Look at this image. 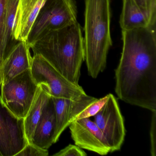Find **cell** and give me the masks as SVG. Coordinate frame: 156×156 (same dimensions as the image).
<instances>
[{
    "label": "cell",
    "instance_id": "cell-17",
    "mask_svg": "<svg viewBox=\"0 0 156 156\" xmlns=\"http://www.w3.org/2000/svg\"><path fill=\"white\" fill-rule=\"evenodd\" d=\"M147 19L150 26H156V0H133Z\"/></svg>",
    "mask_w": 156,
    "mask_h": 156
},
{
    "label": "cell",
    "instance_id": "cell-7",
    "mask_svg": "<svg viewBox=\"0 0 156 156\" xmlns=\"http://www.w3.org/2000/svg\"><path fill=\"white\" fill-rule=\"evenodd\" d=\"M108 95L107 101L94 116V122L103 133L110 152H113L121 148L125 140L126 129L116 98L112 94Z\"/></svg>",
    "mask_w": 156,
    "mask_h": 156
},
{
    "label": "cell",
    "instance_id": "cell-18",
    "mask_svg": "<svg viewBox=\"0 0 156 156\" xmlns=\"http://www.w3.org/2000/svg\"><path fill=\"white\" fill-rule=\"evenodd\" d=\"M6 7L7 0H0V70L5 61L4 48Z\"/></svg>",
    "mask_w": 156,
    "mask_h": 156
},
{
    "label": "cell",
    "instance_id": "cell-12",
    "mask_svg": "<svg viewBox=\"0 0 156 156\" xmlns=\"http://www.w3.org/2000/svg\"><path fill=\"white\" fill-rule=\"evenodd\" d=\"M27 41L19 42L12 48L1 70L2 83L9 82L26 70L30 69L33 57Z\"/></svg>",
    "mask_w": 156,
    "mask_h": 156
},
{
    "label": "cell",
    "instance_id": "cell-16",
    "mask_svg": "<svg viewBox=\"0 0 156 156\" xmlns=\"http://www.w3.org/2000/svg\"><path fill=\"white\" fill-rule=\"evenodd\" d=\"M18 1L19 0H7L4 48L5 60L13 47L19 42L15 41L13 37V28Z\"/></svg>",
    "mask_w": 156,
    "mask_h": 156
},
{
    "label": "cell",
    "instance_id": "cell-4",
    "mask_svg": "<svg viewBox=\"0 0 156 156\" xmlns=\"http://www.w3.org/2000/svg\"><path fill=\"white\" fill-rule=\"evenodd\" d=\"M75 0H46L39 12L28 36L30 45L49 33L77 21Z\"/></svg>",
    "mask_w": 156,
    "mask_h": 156
},
{
    "label": "cell",
    "instance_id": "cell-13",
    "mask_svg": "<svg viewBox=\"0 0 156 156\" xmlns=\"http://www.w3.org/2000/svg\"><path fill=\"white\" fill-rule=\"evenodd\" d=\"M55 126V109L51 97L36 125L32 139L30 143L41 148L48 149L54 144Z\"/></svg>",
    "mask_w": 156,
    "mask_h": 156
},
{
    "label": "cell",
    "instance_id": "cell-15",
    "mask_svg": "<svg viewBox=\"0 0 156 156\" xmlns=\"http://www.w3.org/2000/svg\"><path fill=\"white\" fill-rule=\"evenodd\" d=\"M119 24L122 30L150 26L147 17L133 0H123Z\"/></svg>",
    "mask_w": 156,
    "mask_h": 156
},
{
    "label": "cell",
    "instance_id": "cell-1",
    "mask_svg": "<svg viewBox=\"0 0 156 156\" xmlns=\"http://www.w3.org/2000/svg\"><path fill=\"white\" fill-rule=\"evenodd\" d=\"M122 39L116 94L125 103L156 110V26L122 30Z\"/></svg>",
    "mask_w": 156,
    "mask_h": 156
},
{
    "label": "cell",
    "instance_id": "cell-9",
    "mask_svg": "<svg viewBox=\"0 0 156 156\" xmlns=\"http://www.w3.org/2000/svg\"><path fill=\"white\" fill-rule=\"evenodd\" d=\"M69 127L72 139L79 147L100 155L110 152L103 133L90 118L74 120Z\"/></svg>",
    "mask_w": 156,
    "mask_h": 156
},
{
    "label": "cell",
    "instance_id": "cell-19",
    "mask_svg": "<svg viewBox=\"0 0 156 156\" xmlns=\"http://www.w3.org/2000/svg\"><path fill=\"white\" fill-rule=\"evenodd\" d=\"M108 95L90 104L85 109H84L79 115H77L75 120L84 118H90L95 115L104 106L107 101Z\"/></svg>",
    "mask_w": 156,
    "mask_h": 156
},
{
    "label": "cell",
    "instance_id": "cell-10",
    "mask_svg": "<svg viewBox=\"0 0 156 156\" xmlns=\"http://www.w3.org/2000/svg\"><path fill=\"white\" fill-rule=\"evenodd\" d=\"M55 109L56 126L54 137V144L56 143L64 130L84 109L98 98L86 94L75 98L52 97Z\"/></svg>",
    "mask_w": 156,
    "mask_h": 156
},
{
    "label": "cell",
    "instance_id": "cell-21",
    "mask_svg": "<svg viewBox=\"0 0 156 156\" xmlns=\"http://www.w3.org/2000/svg\"><path fill=\"white\" fill-rule=\"evenodd\" d=\"M87 155V154L78 146L70 144L57 153L53 154V156H85Z\"/></svg>",
    "mask_w": 156,
    "mask_h": 156
},
{
    "label": "cell",
    "instance_id": "cell-5",
    "mask_svg": "<svg viewBox=\"0 0 156 156\" xmlns=\"http://www.w3.org/2000/svg\"><path fill=\"white\" fill-rule=\"evenodd\" d=\"M30 71L36 85L51 97L73 99L86 94L79 85L66 80L41 55H34Z\"/></svg>",
    "mask_w": 156,
    "mask_h": 156
},
{
    "label": "cell",
    "instance_id": "cell-2",
    "mask_svg": "<svg viewBox=\"0 0 156 156\" xmlns=\"http://www.w3.org/2000/svg\"><path fill=\"white\" fill-rule=\"evenodd\" d=\"M30 46L34 55H41L66 80L79 85L84 48L77 21L49 33Z\"/></svg>",
    "mask_w": 156,
    "mask_h": 156
},
{
    "label": "cell",
    "instance_id": "cell-3",
    "mask_svg": "<svg viewBox=\"0 0 156 156\" xmlns=\"http://www.w3.org/2000/svg\"><path fill=\"white\" fill-rule=\"evenodd\" d=\"M110 0H85L84 61L88 75L96 78L106 66L112 45L110 34Z\"/></svg>",
    "mask_w": 156,
    "mask_h": 156
},
{
    "label": "cell",
    "instance_id": "cell-11",
    "mask_svg": "<svg viewBox=\"0 0 156 156\" xmlns=\"http://www.w3.org/2000/svg\"><path fill=\"white\" fill-rule=\"evenodd\" d=\"M46 0H19L13 37L17 42L27 41L30 32Z\"/></svg>",
    "mask_w": 156,
    "mask_h": 156
},
{
    "label": "cell",
    "instance_id": "cell-6",
    "mask_svg": "<svg viewBox=\"0 0 156 156\" xmlns=\"http://www.w3.org/2000/svg\"><path fill=\"white\" fill-rule=\"evenodd\" d=\"M39 86L33 79L30 69L1 85L0 97L3 104L20 118L27 115Z\"/></svg>",
    "mask_w": 156,
    "mask_h": 156
},
{
    "label": "cell",
    "instance_id": "cell-22",
    "mask_svg": "<svg viewBox=\"0 0 156 156\" xmlns=\"http://www.w3.org/2000/svg\"><path fill=\"white\" fill-rule=\"evenodd\" d=\"M151 121L150 129V152L151 156L156 155V110L151 111Z\"/></svg>",
    "mask_w": 156,
    "mask_h": 156
},
{
    "label": "cell",
    "instance_id": "cell-23",
    "mask_svg": "<svg viewBox=\"0 0 156 156\" xmlns=\"http://www.w3.org/2000/svg\"><path fill=\"white\" fill-rule=\"evenodd\" d=\"M2 83L1 74V70H0V88H1V85Z\"/></svg>",
    "mask_w": 156,
    "mask_h": 156
},
{
    "label": "cell",
    "instance_id": "cell-14",
    "mask_svg": "<svg viewBox=\"0 0 156 156\" xmlns=\"http://www.w3.org/2000/svg\"><path fill=\"white\" fill-rule=\"evenodd\" d=\"M51 97L39 86L33 102L24 118L25 135L29 143L31 142L36 125Z\"/></svg>",
    "mask_w": 156,
    "mask_h": 156
},
{
    "label": "cell",
    "instance_id": "cell-8",
    "mask_svg": "<svg viewBox=\"0 0 156 156\" xmlns=\"http://www.w3.org/2000/svg\"><path fill=\"white\" fill-rule=\"evenodd\" d=\"M28 143L24 119L15 115L0 97V156H16Z\"/></svg>",
    "mask_w": 156,
    "mask_h": 156
},
{
    "label": "cell",
    "instance_id": "cell-20",
    "mask_svg": "<svg viewBox=\"0 0 156 156\" xmlns=\"http://www.w3.org/2000/svg\"><path fill=\"white\" fill-rule=\"evenodd\" d=\"M49 151L31 143H28L16 156H47Z\"/></svg>",
    "mask_w": 156,
    "mask_h": 156
}]
</instances>
